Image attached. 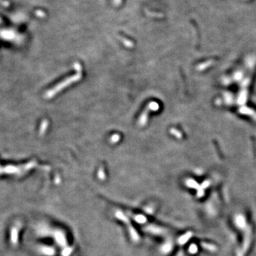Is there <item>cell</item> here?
<instances>
[{
    "label": "cell",
    "instance_id": "6da1fadb",
    "mask_svg": "<svg viewBox=\"0 0 256 256\" xmlns=\"http://www.w3.org/2000/svg\"><path fill=\"white\" fill-rule=\"evenodd\" d=\"M81 73H78L76 75H74V76L71 77L70 78H69V79H67L66 81H63V83H61L59 84L58 86H56V88H54L53 90H51V91L47 93V96H48V97H51V96L54 95L56 94V93L59 92V91H60V90H61L62 88H65V87H66L68 84L69 85V84L72 83L74 82V81H78V79H80V78H81Z\"/></svg>",
    "mask_w": 256,
    "mask_h": 256
},
{
    "label": "cell",
    "instance_id": "7a4b0ae2",
    "mask_svg": "<svg viewBox=\"0 0 256 256\" xmlns=\"http://www.w3.org/2000/svg\"><path fill=\"white\" fill-rule=\"evenodd\" d=\"M158 109H159V105H158L157 103H155V102H154V103L153 102H152V103H151L149 105V110L147 109V110L144 111V113L142 115V117L140 118V124L143 125L144 123H145V122L146 121V118H147V113H148V112H149V110H157Z\"/></svg>",
    "mask_w": 256,
    "mask_h": 256
},
{
    "label": "cell",
    "instance_id": "3957f363",
    "mask_svg": "<svg viewBox=\"0 0 256 256\" xmlns=\"http://www.w3.org/2000/svg\"><path fill=\"white\" fill-rule=\"evenodd\" d=\"M119 138H120V137H119V136H118V135L112 136V141L114 142H117L118 140H119Z\"/></svg>",
    "mask_w": 256,
    "mask_h": 256
}]
</instances>
